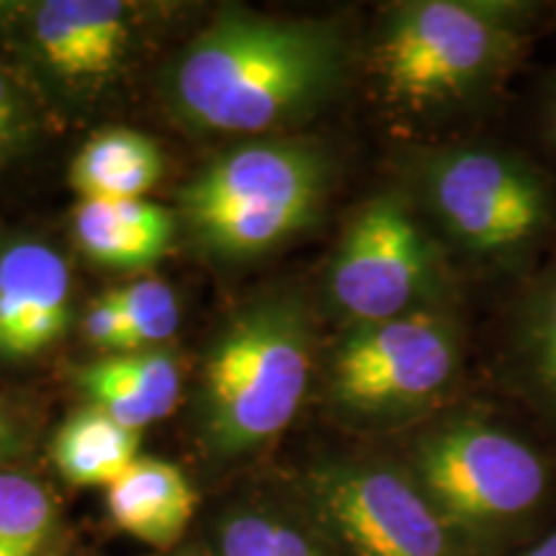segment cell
<instances>
[{
	"label": "cell",
	"instance_id": "cell-1",
	"mask_svg": "<svg viewBox=\"0 0 556 556\" xmlns=\"http://www.w3.org/2000/svg\"><path fill=\"white\" fill-rule=\"evenodd\" d=\"M356 62L343 21L227 11L180 52L165 90L193 129L261 135L330 103Z\"/></svg>",
	"mask_w": 556,
	"mask_h": 556
},
{
	"label": "cell",
	"instance_id": "cell-2",
	"mask_svg": "<svg viewBox=\"0 0 556 556\" xmlns=\"http://www.w3.org/2000/svg\"><path fill=\"white\" fill-rule=\"evenodd\" d=\"M548 0H405L364 50L374 96L402 122L475 119L503 99L546 31Z\"/></svg>",
	"mask_w": 556,
	"mask_h": 556
},
{
	"label": "cell",
	"instance_id": "cell-3",
	"mask_svg": "<svg viewBox=\"0 0 556 556\" xmlns=\"http://www.w3.org/2000/svg\"><path fill=\"white\" fill-rule=\"evenodd\" d=\"M392 454L471 556H507L556 526V443L520 415L454 402Z\"/></svg>",
	"mask_w": 556,
	"mask_h": 556
},
{
	"label": "cell",
	"instance_id": "cell-4",
	"mask_svg": "<svg viewBox=\"0 0 556 556\" xmlns=\"http://www.w3.org/2000/svg\"><path fill=\"white\" fill-rule=\"evenodd\" d=\"M397 173L451 261L507 289L556 250V173L513 144L454 139L409 144Z\"/></svg>",
	"mask_w": 556,
	"mask_h": 556
},
{
	"label": "cell",
	"instance_id": "cell-5",
	"mask_svg": "<svg viewBox=\"0 0 556 556\" xmlns=\"http://www.w3.org/2000/svg\"><path fill=\"white\" fill-rule=\"evenodd\" d=\"M315 361V315L302 296H263L229 317L201 368V451L229 464L270 446L307 400Z\"/></svg>",
	"mask_w": 556,
	"mask_h": 556
},
{
	"label": "cell",
	"instance_id": "cell-6",
	"mask_svg": "<svg viewBox=\"0 0 556 556\" xmlns=\"http://www.w3.org/2000/svg\"><path fill=\"white\" fill-rule=\"evenodd\" d=\"M467 371L458 304L340 328L325 358V402L340 426L405 433L451 407Z\"/></svg>",
	"mask_w": 556,
	"mask_h": 556
},
{
	"label": "cell",
	"instance_id": "cell-7",
	"mask_svg": "<svg viewBox=\"0 0 556 556\" xmlns=\"http://www.w3.org/2000/svg\"><path fill=\"white\" fill-rule=\"evenodd\" d=\"M336 176V157L323 144L245 142L204 165L180 189V217L214 258H258L315 225Z\"/></svg>",
	"mask_w": 556,
	"mask_h": 556
},
{
	"label": "cell",
	"instance_id": "cell-8",
	"mask_svg": "<svg viewBox=\"0 0 556 556\" xmlns=\"http://www.w3.org/2000/svg\"><path fill=\"white\" fill-rule=\"evenodd\" d=\"M456 263L402 186L371 193L325 268V307L340 328L456 304Z\"/></svg>",
	"mask_w": 556,
	"mask_h": 556
},
{
	"label": "cell",
	"instance_id": "cell-9",
	"mask_svg": "<svg viewBox=\"0 0 556 556\" xmlns=\"http://www.w3.org/2000/svg\"><path fill=\"white\" fill-rule=\"evenodd\" d=\"M296 495L340 556H471L392 451L319 458Z\"/></svg>",
	"mask_w": 556,
	"mask_h": 556
},
{
	"label": "cell",
	"instance_id": "cell-10",
	"mask_svg": "<svg viewBox=\"0 0 556 556\" xmlns=\"http://www.w3.org/2000/svg\"><path fill=\"white\" fill-rule=\"evenodd\" d=\"M9 16L34 65L67 90H99L114 80L135 31V9L119 0H41Z\"/></svg>",
	"mask_w": 556,
	"mask_h": 556
},
{
	"label": "cell",
	"instance_id": "cell-11",
	"mask_svg": "<svg viewBox=\"0 0 556 556\" xmlns=\"http://www.w3.org/2000/svg\"><path fill=\"white\" fill-rule=\"evenodd\" d=\"M73 323L65 255L29 235L0 240V366L31 364L62 343Z\"/></svg>",
	"mask_w": 556,
	"mask_h": 556
},
{
	"label": "cell",
	"instance_id": "cell-12",
	"mask_svg": "<svg viewBox=\"0 0 556 556\" xmlns=\"http://www.w3.org/2000/svg\"><path fill=\"white\" fill-rule=\"evenodd\" d=\"M497 361L507 397L556 443V250L507 289Z\"/></svg>",
	"mask_w": 556,
	"mask_h": 556
},
{
	"label": "cell",
	"instance_id": "cell-13",
	"mask_svg": "<svg viewBox=\"0 0 556 556\" xmlns=\"http://www.w3.org/2000/svg\"><path fill=\"white\" fill-rule=\"evenodd\" d=\"M75 387L124 428L142 433L178 407L184 374L168 351L114 353L73 374Z\"/></svg>",
	"mask_w": 556,
	"mask_h": 556
},
{
	"label": "cell",
	"instance_id": "cell-14",
	"mask_svg": "<svg viewBox=\"0 0 556 556\" xmlns=\"http://www.w3.org/2000/svg\"><path fill=\"white\" fill-rule=\"evenodd\" d=\"M197 503L189 477L163 458L139 456L106 490L111 523L155 548H173L184 539Z\"/></svg>",
	"mask_w": 556,
	"mask_h": 556
},
{
	"label": "cell",
	"instance_id": "cell-15",
	"mask_svg": "<svg viewBox=\"0 0 556 556\" xmlns=\"http://www.w3.org/2000/svg\"><path fill=\"white\" fill-rule=\"evenodd\" d=\"M75 240L88 258L109 268L142 270L170 253L176 219L152 201H80Z\"/></svg>",
	"mask_w": 556,
	"mask_h": 556
},
{
	"label": "cell",
	"instance_id": "cell-16",
	"mask_svg": "<svg viewBox=\"0 0 556 556\" xmlns=\"http://www.w3.org/2000/svg\"><path fill=\"white\" fill-rule=\"evenodd\" d=\"M163 152L135 129H103L83 144L70 184L83 201H135L163 178Z\"/></svg>",
	"mask_w": 556,
	"mask_h": 556
},
{
	"label": "cell",
	"instance_id": "cell-17",
	"mask_svg": "<svg viewBox=\"0 0 556 556\" xmlns=\"http://www.w3.org/2000/svg\"><path fill=\"white\" fill-rule=\"evenodd\" d=\"M142 433L119 426L103 409L88 405L62 422L52 438V462L75 486H109L139 458Z\"/></svg>",
	"mask_w": 556,
	"mask_h": 556
},
{
	"label": "cell",
	"instance_id": "cell-18",
	"mask_svg": "<svg viewBox=\"0 0 556 556\" xmlns=\"http://www.w3.org/2000/svg\"><path fill=\"white\" fill-rule=\"evenodd\" d=\"M214 556H340L312 520L268 505H235L212 528Z\"/></svg>",
	"mask_w": 556,
	"mask_h": 556
},
{
	"label": "cell",
	"instance_id": "cell-19",
	"mask_svg": "<svg viewBox=\"0 0 556 556\" xmlns=\"http://www.w3.org/2000/svg\"><path fill=\"white\" fill-rule=\"evenodd\" d=\"M60 503L45 479L16 464L0 467V556H52Z\"/></svg>",
	"mask_w": 556,
	"mask_h": 556
},
{
	"label": "cell",
	"instance_id": "cell-20",
	"mask_svg": "<svg viewBox=\"0 0 556 556\" xmlns=\"http://www.w3.org/2000/svg\"><path fill=\"white\" fill-rule=\"evenodd\" d=\"M129 325V353L152 351L178 332V296L160 278H139L129 287L116 289Z\"/></svg>",
	"mask_w": 556,
	"mask_h": 556
},
{
	"label": "cell",
	"instance_id": "cell-21",
	"mask_svg": "<svg viewBox=\"0 0 556 556\" xmlns=\"http://www.w3.org/2000/svg\"><path fill=\"white\" fill-rule=\"evenodd\" d=\"M34 135V114L13 67L0 52V165L24 152Z\"/></svg>",
	"mask_w": 556,
	"mask_h": 556
},
{
	"label": "cell",
	"instance_id": "cell-22",
	"mask_svg": "<svg viewBox=\"0 0 556 556\" xmlns=\"http://www.w3.org/2000/svg\"><path fill=\"white\" fill-rule=\"evenodd\" d=\"M83 336L93 348L109 353H129V325L116 291L101 294L88 304L86 315L80 319Z\"/></svg>",
	"mask_w": 556,
	"mask_h": 556
},
{
	"label": "cell",
	"instance_id": "cell-23",
	"mask_svg": "<svg viewBox=\"0 0 556 556\" xmlns=\"http://www.w3.org/2000/svg\"><path fill=\"white\" fill-rule=\"evenodd\" d=\"M533 122H536L541 148L556 163V65L541 75L533 96Z\"/></svg>",
	"mask_w": 556,
	"mask_h": 556
},
{
	"label": "cell",
	"instance_id": "cell-24",
	"mask_svg": "<svg viewBox=\"0 0 556 556\" xmlns=\"http://www.w3.org/2000/svg\"><path fill=\"white\" fill-rule=\"evenodd\" d=\"M29 441V420L9 397H0V467L16 462Z\"/></svg>",
	"mask_w": 556,
	"mask_h": 556
},
{
	"label": "cell",
	"instance_id": "cell-25",
	"mask_svg": "<svg viewBox=\"0 0 556 556\" xmlns=\"http://www.w3.org/2000/svg\"><path fill=\"white\" fill-rule=\"evenodd\" d=\"M507 556H556V526L548 528V531L541 533L533 541H528L526 546L516 548Z\"/></svg>",
	"mask_w": 556,
	"mask_h": 556
},
{
	"label": "cell",
	"instance_id": "cell-26",
	"mask_svg": "<svg viewBox=\"0 0 556 556\" xmlns=\"http://www.w3.org/2000/svg\"><path fill=\"white\" fill-rule=\"evenodd\" d=\"M546 31L556 34V0H548V16H546Z\"/></svg>",
	"mask_w": 556,
	"mask_h": 556
},
{
	"label": "cell",
	"instance_id": "cell-27",
	"mask_svg": "<svg viewBox=\"0 0 556 556\" xmlns=\"http://www.w3.org/2000/svg\"><path fill=\"white\" fill-rule=\"evenodd\" d=\"M170 556H214V554H212V552H206V548L189 546V548H180V552H173Z\"/></svg>",
	"mask_w": 556,
	"mask_h": 556
}]
</instances>
